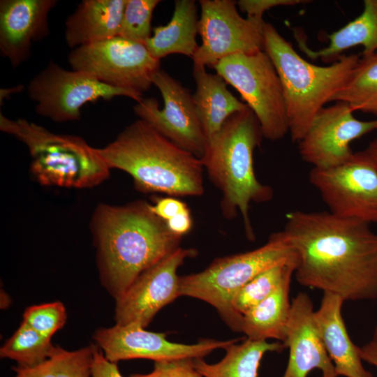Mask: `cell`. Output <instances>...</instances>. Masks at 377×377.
<instances>
[{"label":"cell","mask_w":377,"mask_h":377,"mask_svg":"<svg viewBox=\"0 0 377 377\" xmlns=\"http://www.w3.org/2000/svg\"><path fill=\"white\" fill-rule=\"evenodd\" d=\"M298 258L297 282L345 301L377 299V233L328 212L295 210L281 230Z\"/></svg>","instance_id":"obj_1"},{"label":"cell","mask_w":377,"mask_h":377,"mask_svg":"<svg viewBox=\"0 0 377 377\" xmlns=\"http://www.w3.org/2000/svg\"><path fill=\"white\" fill-rule=\"evenodd\" d=\"M142 200L123 205L100 204L90 228L101 280L117 300L144 272L179 247L182 237Z\"/></svg>","instance_id":"obj_2"},{"label":"cell","mask_w":377,"mask_h":377,"mask_svg":"<svg viewBox=\"0 0 377 377\" xmlns=\"http://www.w3.org/2000/svg\"><path fill=\"white\" fill-rule=\"evenodd\" d=\"M96 151L110 170L130 175L141 192L171 197L204 193L201 160L142 119L127 126L114 141Z\"/></svg>","instance_id":"obj_3"},{"label":"cell","mask_w":377,"mask_h":377,"mask_svg":"<svg viewBox=\"0 0 377 377\" xmlns=\"http://www.w3.org/2000/svg\"><path fill=\"white\" fill-rule=\"evenodd\" d=\"M263 138L258 120L247 107L230 116L207 140L200 158L209 178L221 192L223 217L231 219L240 213L249 240L255 239L249 213L251 204L266 202L274 195L271 186L257 179L253 168V151Z\"/></svg>","instance_id":"obj_4"},{"label":"cell","mask_w":377,"mask_h":377,"mask_svg":"<svg viewBox=\"0 0 377 377\" xmlns=\"http://www.w3.org/2000/svg\"><path fill=\"white\" fill-rule=\"evenodd\" d=\"M263 38V50L281 82L288 132L299 142L318 112L345 86L360 55L342 54L332 64L320 66L301 57L272 24L265 23Z\"/></svg>","instance_id":"obj_5"},{"label":"cell","mask_w":377,"mask_h":377,"mask_svg":"<svg viewBox=\"0 0 377 377\" xmlns=\"http://www.w3.org/2000/svg\"><path fill=\"white\" fill-rule=\"evenodd\" d=\"M0 129L26 145L31 173L41 185L87 188L110 176V169L96 148L80 137L57 134L24 119H8L1 112Z\"/></svg>","instance_id":"obj_6"},{"label":"cell","mask_w":377,"mask_h":377,"mask_svg":"<svg viewBox=\"0 0 377 377\" xmlns=\"http://www.w3.org/2000/svg\"><path fill=\"white\" fill-rule=\"evenodd\" d=\"M297 256L282 231L254 250L215 259L203 271L180 276V296L202 300L214 306L233 331L241 332L242 318L232 309L235 294L260 273Z\"/></svg>","instance_id":"obj_7"},{"label":"cell","mask_w":377,"mask_h":377,"mask_svg":"<svg viewBox=\"0 0 377 377\" xmlns=\"http://www.w3.org/2000/svg\"><path fill=\"white\" fill-rule=\"evenodd\" d=\"M214 68L253 112L263 138L275 141L286 135L288 121L281 82L264 50L225 57Z\"/></svg>","instance_id":"obj_8"},{"label":"cell","mask_w":377,"mask_h":377,"mask_svg":"<svg viewBox=\"0 0 377 377\" xmlns=\"http://www.w3.org/2000/svg\"><path fill=\"white\" fill-rule=\"evenodd\" d=\"M73 70L87 73L114 87L143 95L161 69L144 44L119 36L82 45L68 55Z\"/></svg>","instance_id":"obj_9"},{"label":"cell","mask_w":377,"mask_h":377,"mask_svg":"<svg viewBox=\"0 0 377 377\" xmlns=\"http://www.w3.org/2000/svg\"><path fill=\"white\" fill-rule=\"evenodd\" d=\"M29 97L37 103L36 112L55 122L77 121L82 107L99 99L126 96L140 102L138 93L114 87L79 71H68L51 61L35 75L27 87Z\"/></svg>","instance_id":"obj_10"},{"label":"cell","mask_w":377,"mask_h":377,"mask_svg":"<svg viewBox=\"0 0 377 377\" xmlns=\"http://www.w3.org/2000/svg\"><path fill=\"white\" fill-rule=\"evenodd\" d=\"M310 183L329 212L369 224L377 223V170L364 150L329 168H312Z\"/></svg>","instance_id":"obj_11"},{"label":"cell","mask_w":377,"mask_h":377,"mask_svg":"<svg viewBox=\"0 0 377 377\" xmlns=\"http://www.w3.org/2000/svg\"><path fill=\"white\" fill-rule=\"evenodd\" d=\"M198 34L202 44L193 64L214 67L222 59L237 54L263 50L265 22L261 17H242L232 0H200Z\"/></svg>","instance_id":"obj_12"},{"label":"cell","mask_w":377,"mask_h":377,"mask_svg":"<svg viewBox=\"0 0 377 377\" xmlns=\"http://www.w3.org/2000/svg\"><path fill=\"white\" fill-rule=\"evenodd\" d=\"M153 84L161 94L163 108H159L154 97L143 98L133 107L135 114L162 135L200 159L207 138L196 112L193 95L163 69L154 76Z\"/></svg>","instance_id":"obj_13"},{"label":"cell","mask_w":377,"mask_h":377,"mask_svg":"<svg viewBox=\"0 0 377 377\" xmlns=\"http://www.w3.org/2000/svg\"><path fill=\"white\" fill-rule=\"evenodd\" d=\"M166 334L147 331L139 325L116 324L98 329L94 334L96 346L111 362L147 359L154 362L184 358H202L213 350L226 349L242 338L226 341L202 339L194 344L168 341Z\"/></svg>","instance_id":"obj_14"},{"label":"cell","mask_w":377,"mask_h":377,"mask_svg":"<svg viewBox=\"0 0 377 377\" xmlns=\"http://www.w3.org/2000/svg\"><path fill=\"white\" fill-rule=\"evenodd\" d=\"M195 249L179 247L159 263L142 273L116 301V324L134 323L145 328L156 314L179 294V267Z\"/></svg>","instance_id":"obj_15"},{"label":"cell","mask_w":377,"mask_h":377,"mask_svg":"<svg viewBox=\"0 0 377 377\" xmlns=\"http://www.w3.org/2000/svg\"><path fill=\"white\" fill-rule=\"evenodd\" d=\"M343 102L323 108L298 142L302 159L313 168H329L346 161L353 154L350 144L377 129V119H356Z\"/></svg>","instance_id":"obj_16"},{"label":"cell","mask_w":377,"mask_h":377,"mask_svg":"<svg viewBox=\"0 0 377 377\" xmlns=\"http://www.w3.org/2000/svg\"><path fill=\"white\" fill-rule=\"evenodd\" d=\"M313 304L306 293H299L291 301L286 339L283 344L289 348L286 369L281 377H307L318 369L322 377H338L313 320Z\"/></svg>","instance_id":"obj_17"},{"label":"cell","mask_w":377,"mask_h":377,"mask_svg":"<svg viewBox=\"0 0 377 377\" xmlns=\"http://www.w3.org/2000/svg\"><path fill=\"white\" fill-rule=\"evenodd\" d=\"M56 0H1L0 51L13 68L30 57L32 44L50 34L48 15Z\"/></svg>","instance_id":"obj_18"},{"label":"cell","mask_w":377,"mask_h":377,"mask_svg":"<svg viewBox=\"0 0 377 377\" xmlns=\"http://www.w3.org/2000/svg\"><path fill=\"white\" fill-rule=\"evenodd\" d=\"M344 302L338 295L323 292L320 307L313 313L316 329L337 376L374 377L363 366L360 347L348 335L341 313Z\"/></svg>","instance_id":"obj_19"},{"label":"cell","mask_w":377,"mask_h":377,"mask_svg":"<svg viewBox=\"0 0 377 377\" xmlns=\"http://www.w3.org/2000/svg\"><path fill=\"white\" fill-rule=\"evenodd\" d=\"M126 0H83L66 20L71 48L119 36Z\"/></svg>","instance_id":"obj_20"},{"label":"cell","mask_w":377,"mask_h":377,"mask_svg":"<svg viewBox=\"0 0 377 377\" xmlns=\"http://www.w3.org/2000/svg\"><path fill=\"white\" fill-rule=\"evenodd\" d=\"M205 67L193 64V75L196 90L193 100L208 140L219 131L230 116L246 109L248 105L232 95L221 76L207 73Z\"/></svg>","instance_id":"obj_21"},{"label":"cell","mask_w":377,"mask_h":377,"mask_svg":"<svg viewBox=\"0 0 377 377\" xmlns=\"http://www.w3.org/2000/svg\"><path fill=\"white\" fill-rule=\"evenodd\" d=\"M197 6L193 0H177L170 21L154 28V35L145 43L150 54L161 60L171 54L193 57L198 45Z\"/></svg>","instance_id":"obj_22"},{"label":"cell","mask_w":377,"mask_h":377,"mask_svg":"<svg viewBox=\"0 0 377 377\" xmlns=\"http://www.w3.org/2000/svg\"><path fill=\"white\" fill-rule=\"evenodd\" d=\"M295 271L288 272L271 294L242 316L241 332L248 339H274L283 343L291 309L290 292Z\"/></svg>","instance_id":"obj_23"},{"label":"cell","mask_w":377,"mask_h":377,"mask_svg":"<svg viewBox=\"0 0 377 377\" xmlns=\"http://www.w3.org/2000/svg\"><path fill=\"white\" fill-rule=\"evenodd\" d=\"M327 38L328 45L317 51L309 49L303 41H298L309 58H320L327 62L339 58L343 51L357 45L364 47L361 56L377 52V0H364L361 14Z\"/></svg>","instance_id":"obj_24"},{"label":"cell","mask_w":377,"mask_h":377,"mask_svg":"<svg viewBox=\"0 0 377 377\" xmlns=\"http://www.w3.org/2000/svg\"><path fill=\"white\" fill-rule=\"evenodd\" d=\"M285 348L281 341L269 343L246 338L227 347L225 356L217 363L209 364L202 358L193 359V362L203 377H257L265 353Z\"/></svg>","instance_id":"obj_25"},{"label":"cell","mask_w":377,"mask_h":377,"mask_svg":"<svg viewBox=\"0 0 377 377\" xmlns=\"http://www.w3.org/2000/svg\"><path fill=\"white\" fill-rule=\"evenodd\" d=\"M351 110L377 116V52L361 56L350 77L332 99Z\"/></svg>","instance_id":"obj_26"},{"label":"cell","mask_w":377,"mask_h":377,"mask_svg":"<svg viewBox=\"0 0 377 377\" xmlns=\"http://www.w3.org/2000/svg\"><path fill=\"white\" fill-rule=\"evenodd\" d=\"M56 346L24 322L0 348V357L15 360L17 367H31L49 359Z\"/></svg>","instance_id":"obj_27"},{"label":"cell","mask_w":377,"mask_h":377,"mask_svg":"<svg viewBox=\"0 0 377 377\" xmlns=\"http://www.w3.org/2000/svg\"><path fill=\"white\" fill-rule=\"evenodd\" d=\"M297 262V256L260 273L243 286L231 300L234 312L242 318L277 288L288 272L296 269Z\"/></svg>","instance_id":"obj_28"},{"label":"cell","mask_w":377,"mask_h":377,"mask_svg":"<svg viewBox=\"0 0 377 377\" xmlns=\"http://www.w3.org/2000/svg\"><path fill=\"white\" fill-rule=\"evenodd\" d=\"M159 0H126L119 36L144 44L151 36V21Z\"/></svg>","instance_id":"obj_29"},{"label":"cell","mask_w":377,"mask_h":377,"mask_svg":"<svg viewBox=\"0 0 377 377\" xmlns=\"http://www.w3.org/2000/svg\"><path fill=\"white\" fill-rule=\"evenodd\" d=\"M23 322L42 336L50 339L66 321L64 305L59 301L33 305L23 313Z\"/></svg>","instance_id":"obj_30"},{"label":"cell","mask_w":377,"mask_h":377,"mask_svg":"<svg viewBox=\"0 0 377 377\" xmlns=\"http://www.w3.org/2000/svg\"><path fill=\"white\" fill-rule=\"evenodd\" d=\"M94 345L69 351L56 346L51 356L57 377H91Z\"/></svg>","instance_id":"obj_31"},{"label":"cell","mask_w":377,"mask_h":377,"mask_svg":"<svg viewBox=\"0 0 377 377\" xmlns=\"http://www.w3.org/2000/svg\"><path fill=\"white\" fill-rule=\"evenodd\" d=\"M129 377H203L195 369L193 359L184 358L154 362L152 371Z\"/></svg>","instance_id":"obj_32"},{"label":"cell","mask_w":377,"mask_h":377,"mask_svg":"<svg viewBox=\"0 0 377 377\" xmlns=\"http://www.w3.org/2000/svg\"><path fill=\"white\" fill-rule=\"evenodd\" d=\"M311 2L307 0H239L237 5L247 17L263 18V13L270 8L279 6H295Z\"/></svg>","instance_id":"obj_33"},{"label":"cell","mask_w":377,"mask_h":377,"mask_svg":"<svg viewBox=\"0 0 377 377\" xmlns=\"http://www.w3.org/2000/svg\"><path fill=\"white\" fill-rule=\"evenodd\" d=\"M91 377H124L117 363L108 360L101 350L94 345L91 365Z\"/></svg>","instance_id":"obj_34"},{"label":"cell","mask_w":377,"mask_h":377,"mask_svg":"<svg viewBox=\"0 0 377 377\" xmlns=\"http://www.w3.org/2000/svg\"><path fill=\"white\" fill-rule=\"evenodd\" d=\"M151 211L164 221L188 209L186 203L175 197L158 198L155 204L151 205Z\"/></svg>","instance_id":"obj_35"},{"label":"cell","mask_w":377,"mask_h":377,"mask_svg":"<svg viewBox=\"0 0 377 377\" xmlns=\"http://www.w3.org/2000/svg\"><path fill=\"white\" fill-rule=\"evenodd\" d=\"M14 377H57L54 362L52 357L42 363L31 367H14Z\"/></svg>","instance_id":"obj_36"},{"label":"cell","mask_w":377,"mask_h":377,"mask_svg":"<svg viewBox=\"0 0 377 377\" xmlns=\"http://www.w3.org/2000/svg\"><path fill=\"white\" fill-rule=\"evenodd\" d=\"M170 231L173 234L183 237L192 228L193 221L190 209H187L177 214L165 222Z\"/></svg>","instance_id":"obj_37"},{"label":"cell","mask_w":377,"mask_h":377,"mask_svg":"<svg viewBox=\"0 0 377 377\" xmlns=\"http://www.w3.org/2000/svg\"><path fill=\"white\" fill-rule=\"evenodd\" d=\"M362 360L377 368V323L374 327L371 339L360 346Z\"/></svg>","instance_id":"obj_38"},{"label":"cell","mask_w":377,"mask_h":377,"mask_svg":"<svg viewBox=\"0 0 377 377\" xmlns=\"http://www.w3.org/2000/svg\"><path fill=\"white\" fill-rule=\"evenodd\" d=\"M24 89V86L22 84H19L14 87L10 88H2L0 91V103L2 104V101L8 98L13 93H19L22 91Z\"/></svg>","instance_id":"obj_39"},{"label":"cell","mask_w":377,"mask_h":377,"mask_svg":"<svg viewBox=\"0 0 377 377\" xmlns=\"http://www.w3.org/2000/svg\"><path fill=\"white\" fill-rule=\"evenodd\" d=\"M364 151L369 156L377 170V138L371 141Z\"/></svg>","instance_id":"obj_40"}]
</instances>
